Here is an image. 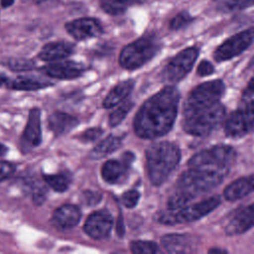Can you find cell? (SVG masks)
I'll list each match as a JSON object with an SVG mask.
<instances>
[{
    "mask_svg": "<svg viewBox=\"0 0 254 254\" xmlns=\"http://www.w3.org/2000/svg\"><path fill=\"white\" fill-rule=\"evenodd\" d=\"M190 21H191V17L189 13L181 12L172 19L170 23V27L173 30H180L186 27L188 24H190Z\"/></svg>",
    "mask_w": 254,
    "mask_h": 254,
    "instance_id": "4dcf8cb0",
    "label": "cell"
},
{
    "mask_svg": "<svg viewBox=\"0 0 254 254\" xmlns=\"http://www.w3.org/2000/svg\"><path fill=\"white\" fill-rule=\"evenodd\" d=\"M225 107L219 102L184 107L183 129L193 136H207L224 120Z\"/></svg>",
    "mask_w": 254,
    "mask_h": 254,
    "instance_id": "7a4b0ae2",
    "label": "cell"
},
{
    "mask_svg": "<svg viewBox=\"0 0 254 254\" xmlns=\"http://www.w3.org/2000/svg\"><path fill=\"white\" fill-rule=\"evenodd\" d=\"M236 158L235 150L227 145H216L194 154L188 162L189 167H203L229 172Z\"/></svg>",
    "mask_w": 254,
    "mask_h": 254,
    "instance_id": "52a82bcc",
    "label": "cell"
},
{
    "mask_svg": "<svg viewBox=\"0 0 254 254\" xmlns=\"http://www.w3.org/2000/svg\"><path fill=\"white\" fill-rule=\"evenodd\" d=\"M164 248L170 253H190L196 250L197 240L190 234H167L161 239Z\"/></svg>",
    "mask_w": 254,
    "mask_h": 254,
    "instance_id": "e0dca14e",
    "label": "cell"
},
{
    "mask_svg": "<svg viewBox=\"0 0 254 254\" xmlns=\"http://www.w3.org/2000/svg\"><path fill=\"white\" fill-rule=\"evenodd\" d=\"M84 71L83 64L73 61L57 62L44 67V72L54 78L72 79L80 76Z\"/></svg>",
    "mask_w": 254,
    "mask_h": 254,
    "instance_id": "2e32d148",
    "label": "cell"
},
{
    "mask_svg": "<svg viewBox=\"0 0 254 254\" xmlns=\"http://www.w3.org/2000/svg\"><path fill=\"white\" fill-rule=\"evenodd\" d=\"M227 173V171L218 169L189 167L178 179L176 190L192 200L197 195L216 188L223 181Z\"/></svg>",
    "mask_w": 254,
    "mask_h": 254,
    "instance_id": "277c9868",
    "label": "cell"
},
{
    "mask_svg": "<svg viewBox=\"0 0 254 254\" xmlns=\"http://www.w3.org/2000/svg\"><path fill=\"white\" fill-rule=\"evenodd\" d=\"M132 158L133 155L131 153H127V158H124V161L122 162L116 160H109L105 162L101 169V176L103 180L109 184L119 182L128 169Z\"/></svg>",
    "mask_w": 254,
    "mask_h": 254,
    "instance_id": "d6986e66",
    "label": "cell"
},
{
    "mask_svg": "<svg viewBox=\"0 0 254 254\" xmlns=\"http://www.w3.org/2000/svg\"><path fill=\"white\" fill-rule=\"evenodd\" d=\"M102 129L100 128H90V129H87L83 134H82V139L84 141H94L96 140L101 134H102Z\"/></svg>",
    "mask_w": 254,
    "mask_h": 254,
    "instance_id": "e575fe53",
    "label": "cell"
},
{
    "mask_svg": "<svg viewBox=\"0 0 254 254\" xmlns=\"http://www.w3.org/2000/svg\"><path fill=\"white\" fill-rule=\"evenodd\" d=\"M80 219V210L72 204H64L54 212L53 222L62 229L74 227Z\"/></svg>",
    "mask_w": 254,
    "mask_h": 254,
    "instance_id": "ffe728a7",
    "label": "cell"
},
{
    "mask_svg": "<svg viewBox=\"0 0 254 254\" xmlns=\"http://www.w3.org/2000/svg\"><path fill=\"white\" fill-rule=\"evenodd\" d=\"M51 81L44 80L35 76H18L15 79L7 82L8 87L16 90H36L51 85Z\"/></svg>",
    "mask_w": 254,
    "mask_h": 254,
    "instance_id": "cb8c5ba5",
    "label": "cell"
},
{
    "mask_svg": "<svg viewBox=\"0 0 254 254\" xmlns=\"http://www.w3.org/2000/svg\"><path fill=\"white\" fill-rule=\"evenodd\" d=\"M221 202L219 195H213L198 202L189 203L178 209H165L160 211L156 219L158 222L166 225H177L182 223L193 222L207 215L214 210Z\"/></svg>",
    "mask_w": 254,
    "mask_h": 254,
    "instance_id": "5b68a950",
    "label": "cell"
},
{
    "mask_svg": "<svg viewBox=\"0 0 254 254\" xmlns=\"http://www.w3.org/2000/svg\"><path fill=\"white\" fill-rule=\"evenodd\" d=\"M208 252L215 254V253H226L227 251L224 250V249H222V248H212V249H209Z\"/></svg>",
    "mask_w": 254,
    "mask_h": 254,
    "instance_id": "f35d334b",
    "label": "cell"
},
{
    "mask_svg": "<svg viewBox=\"0 0 254 254\" xmlns=\"http://www.w3.org/2000/svg\"><path fill=\"white\" fill-rule=\"evenodd\" d=\"M41 141V114L38 108H34L29 113L28 122L21 138V149L23 151H29L39 146Z\"/></svg>",
    "mask_w": 254,
    "mask_h": 254,
    "instance_id": "9a60e30c",
    "label": "cell"
},
{
    "mask_svg": "<svg viewBox=\"0 0 254 254\" xmlns=\"http://www.w3.org/2000/svg\"><path fill=\"white\" fill-rule=\"evenodd\" d=\"M254 131V100H244L225 120L224 132L227 137L239 138Z\"/></svg>",
    "mask_w": 254,
    "mask_h": 254,
    "instance_id": "ba28073f",
    "label": "cell"
},
{
    "mask_svg": "<svg viewBox=\"0 0 254 254\" xmlns=\"http://www.w3.org/2000/svg\"><path fill=\"white\" fill-rule=\"evenodd\" d=\"M254 41V28L243 30L224 41L213 53L216 62H224L243 53Z\"/></svg>",
    "mask_w": 254,
    "mask_h": 254,
    "instance_id": "30bf717a",
    "label": "cell"
},
{
    "mask_svg": "<svg viewBox=\"0 0 254 254\" xmlns=\"http://www.w3.org/2000/svg\"><path fill=\"white\" fill-rule=\"evenodd\" d=\"M139 197H140V193L137 190H130L124 192V194L122 195V202L126 207L132 208L138 203Z\"/></svg>",
    "mask_w": 254,
    "mask_h": 254,
    "instance_id": "1f68e13d",
    "label": "cell"
},
{
    "mask_svg": "<svg viewBox=\"0 0 254 254\" xmlns=\"http://www.w3.org/2000/svg\"><path fill=\"white\" fill-rule=\"evenodd\" d=\"M113 225V218L111 214L105 210H97L92 212L84 223V232L93 239L106 238Z\"/></svg>",
    "mask_w": 254,
    "mask_h": 254,
    "instance_id": "7c38bea8",
    "label": "cell"
},
{
    "mask_svg": "<svg viewBox=\"0 0 254 254\" xmlns=\"http://www.w3.org/2000/svg\"><path fill=\"white\" fill-rule=\"evenodd\" d=\"M77 123L78 121L75 117L64 112H55L48 120L49 128L57 135L69 132L77 125Z\"/></svg>",
    "mask_w": 254,
    "mask_h": 254,
    "instance_id": "7402d4cb",
    "label": "cell"
},
{
    "mask_svg": "<svg viewBox=\"0 0 254 254\" xmlns=\"http://www.w3.org/2000/svg\"><path fill=\"white\" fill-rule=\"evenodd\" d=\"M243 100H253L254 99V77L251 78V80L248 82L247 86L245 87L243 94H242Z\"/></svg>",
    "mask_w": 254,
    "mask_h": 254,
    "instance_id": "8d00e7d4",
    "label": "cell"
},
{
    "mask_svg": "<svg viewBox=\"0 0 254 254\" xmlns=\"http://www.w3.org/2000/svg\"><path fill=\"white\" fill-rule=\"evenodd\" d=\"M137 1L138 0H100V6L107 14L119 15L124 13Z\"/></svg>",
    "mask_w": 254,
    "mask_h": 254,
    "instance_id": "484cf974",
    "label": "cell"
},
{
    "mask_svg": "<svg viewBox=\"0 0 254 254\" xmlns=\"http://www.w3.org/2000/svg\"><path fill=\"white\" fill-rule=\"evenodd\" d=\"M134 87V81L131 79L122 81L115 85L107 94L103 101V106L105 108H111L120 102L124 101L126 97L130 94Z\"/></svg>",
    "mask_w": 254,
    "mask_h": 254,
    "instance_id": "603a6c76",
    "label": "cell"
},
{
    "mask_svg": "<svg viewBox=\"0 0 254 254\" xmlns=\"http://www.w3.org/2000/svg\"><path fill=\"white\" fill-rule=\"evenodd\" d=\"M15 171V166L9 162L0 161V182L9 178Z\"/></svg>",
    "mask_w": 254,
    "mask_h": 254,
    "instance_id": "d6a6232c",
    "label": "cell"
},
{
    "mask_svg": "<svg viewBox=\"0 0 254 254\" xmlns=\"http://www.w3.org/2000/svg\"><path fill=\"white\" fill-rule=\"evenodd\" d=\"M224 83L220 79L203 82L190 92L185 105L193 106L218 102L224 93Z\"/></svg>",
    "mask_w": 254,
    "mask_h": 254,
    "instance_id": "8fae6325",
    "label": "cell"
},
{
    "mask_svg": "<svg viewBox=\"0 0 254 254\" xmlns=\"http://www.w3.org/2000/svg\"><path fill=\"white\" fill-rule=\"evenodd\" d=\"M249 67H250L251 69H254V57L251 59V61H250V63H249Z\"/></svg>",
    "mask_w": 254,
    "mask_h": 254,
    "instance_id": "7bdbcfd3",
    "label": "cell"
},
{
    "mask_svg": "<svg viewBox=\"0 0 254 254\" xmlns=\"http://www.w3.org/2000/svg\"><path fill=\"white\" fill-rule=\"evenodd\" d=\"M214 71V66L207 61H201L197 66V74L200 76L210 75Z\"/></svg>",
    "mask_w": 254,
    "mask_h": 254,
    "instance_id": "836d02e7",
    "label": "cell"
},
{
    "mask_svg": "<svg viewBox=\"0 0 254 254\" xmlns=\"http://www.w3.org/2000/svg\"><path fill=\"white\" fill-rule=\"evenodd\" d=\"M44 180L56 191H64L70 183V178L67 174L59 173L54 175H45Z\"/></svg>",
    "mask_w": 254,
    "mask_h": 254,
    "instance_id": "4316f807",
    "label": "cell"
},
{
    "mask_svg": "<svg viewBox=\"0 0 254 254\" xmlns=\"http://www.w3.org/2000/svg\"><path fill=\"white\" fill-rule=\"evenodd\" d=\"M198 50L190 47L176 55L164 67L162 72L163 80L168 83H176L183 79L191 69L196 61Z\"/></svg>",
    "mask_w": 254,
    "mask_h": 254,
    "instance_id": "9c48e42d",
    "label": "cell"
},
{
    "mask_svg": "<svg viewBox=\"0 0 254 254\" xmlns=\"http://www.w3.org/2000/svg\"><path fill=\"white\" fill-rule=\"evenodd\" d=\"M181 159L180 148L172 142L152 144L146 150L149 179L154 186L162 185L175 171Z\"/></svg>",
    "mask_w": 254,
    "mask_h": 254,
    "instance_id": "3957f363",
    "label": "cell"
},
{
    "mask_svg": "<svg viewBox=\"0 0 254 254\" xmlns=\"http://www.w3.org/2000/svg\"><path fill=\"white\" fill-rule=\"evenodd\" d=\"M5 82H7V77L3 73H0V86Z\"/></svg>",
    "mask_w": 254,
    "mask_h": 254,
    "instance_id": "60d3db41",
    "label": "cell"
},
{
    "mask_svg": "<svg viewBox=\"0 0 254 254\" xmlns=\"http://www.w3.org/2000/svg\"><path fill=\"white\" fill-rule=\"evenodd\" d=\"M130 248L134 254H154L161 252L159 246L152 241H133Z\"/></svg>",
    "mask_w": 254,
    "mask_h": 254,
    "instance_id": "f1b7e54d",
    "label": "cell"
},
{
    "mask_svg": "<svg viewBox=\"0 0 254 254\" xmlns=\"http://www.w3.org/2000/svg\"><path fill=\"white\" fill-rule=\"evenodd\" d=\"M254 226V202L237 210L224 227L227 235L241 234Z\"/></svg>",
    "mask_w": 254,
    "mask_h": 254,
    "instance_id": "5bb4252c",
    "label": "cell"
},
{
    "mask_svg": "<svg viewBox=\"0 0 254 254\" xmlns=\"http://www.w3.org/2000/svg\"><path fill=\"white\" fill-rule=\"evenodd\" d=\"M34 66L33 63L30 61H24V60H17L12 61L10 63V67L13 69H30Z\"/></svg>",
    "mask_w": 254,
    "mask_h": 254,
    "instance_id": "d590c367",
    "label": "cell"
},
{
    "mask_svg": "<svg viewBox=\"0 0 254 254\" xmlns=\"http://www.w3.org/2000/svg\"><path fill=\"white\" fill-rule=\"evenodd\" d=\"M34 202L37 203V204H41L45 201L46 199V190L45 189H42V190H38L35 191L34 193Z\"/></svg>",
    "mask_w": 254,
    "mask_h": 254,
    "instance_id": "74e56055",
    "label": "cell"
},
{
    "mask_svg": "<svg viewBox=\"0 0 254 254\" xmlns=\"http://www.w3.org/2000/svg\"><path fill=\"white\" fill-rule=\"evenodd\" d=\"M133 107V102L130 100H124L109 116V124L114 127L120 124L126 117L130 109Z\"/></svg>",
    "mask_w": 254,
    "mask_h": 254,
    "instance_id": "83f0119b",
    "label": "cell"
},
{
    "mask_svg": "<svg viewBox=\"0 0 254 254\" xmlns=\"http://www.w3.org/2000/svg\"><path fill=\"white\" fill-rule=\"evenodd\" d=\"M254 5V0H222L221 9L226 12H234L246 9Z\"/></svg>",
    "mask_w": 254,
    "mask_h": 254,
    "instance_id": "f546056e",
    "label": "cell"
},
{
    "mask_svg": "<svg viewBox=\"0 0 254 254\" xmlns=\"http://www.w3.org/2000/svg\"><path fill=\"white\" fill-rule=\"evenodd\" d=\"M14 2V0H1V4L3 7H9L10 5H12Z\"/></svg>",
    "mask_w": 254,
    "mask_h": 254,
    "instance_id": "ab89813d",
    "label": "cell"
},
{
    "mask_svg": "<svg viewBox=\"0 0 254 254\" xmlns=\"http://www.w3.org/2000/svg\"><path fill=\"white\" fill-rule=\"evenodd\" d=\"M160 44L155 36H144L123 48L119 56L120 65L135 69L149 62L159 51Z\"/></svg>",
    "mask_w": 254,
    "mask_h": 254,
    "instance_id": "8992f818",
    "label": "cell"
},
{
    "mask_svg": "<svg viewBox=\"0 0 254 254\" xmlns=\"http://www.w3.org/2000/svg\"><path fill=\"white\" fill-rule=\"evenodd\" d=\"M122 142L121 138L115 135H110L104 140H102L99 144H97L91 151L90 157L94 160L106 157L107 155L113 153L115 150L120 148Z\"/></svg>",
    "mask_w": 254,
    "mask_h": 254,
    "instance_id": "d4e9b609",
    "label": "cell"
},
{
    "mask_svg": "<svg viewBox=\"0 0 254 254\" xmlns=\"http://www.w3.org/2000/svg\"><path fill=\"white\" fill-rule=\"evenodd\" d=\"M73 52V46L65 42H54L45 45L39 53V58L46 62L63 60Z\"/></svg>",
    "mask_w": 254,
    "mask_h": 254,
    "instance_id": "44dd1931",
    "label": "cell"
},
{
    "mask_svg": "<svg viewBox=\"0 0 254 254\" xmlns=\"http://www.w3.org/2000/svg\"><path fill=\"white\" fill-rule=\"evenodd\" d=\"M6 151H7V148L4 145L0 144V156H3L6 153Z\"/></svg>",
    "mask_w": 254,
    "mask_h": 254,
    "instance_id": "b9f144b4",
    "label": "cell"
},
{
    "mask_svg": "<svg viewBox=\"0 0 254 254\" xmlns=\"http://www.w3.org/2000/svg\"><path fill=\"white\" fill-rule=\"evenodd\" d=\"M180 93L174 86H166L139 109L134 119V130L143 139H155L168 133L176 120Z\"/></svg>",
    "mask_w": 254,
    "mask_h": 254,
    "instance_id": "6da1fadb",
    "label": "cell"
},
{
    "mask_svg": "<svg viewBox=\"0 0 254 254\" xmlns=\"http://www.w3.org/2000/svg\"><path fill=\"white\" fill-rule=\"evenodd\" d=\"M254 191V174L239 178L229 184L223 191L224 198L230 201L241 199Z\"/></svg>",
    "mask_w": 254,
    "mask_h": 254,
    "instance_id": "ac0fdd59",
    "label": "cell"
},
{
    "mask_svg": "<svg viewBox=\"0 0 254 254\" xmlns=\"http://www.w3.org/2000/svg\"><path fill=\"white\" fill-rule=\"evenodd\" d=\"M67 33L75 40L82 41L99 36L102 33L100 23L93 18H79L65 25Z\"/></svg>",
    "mask_w": 254,
    "mask_h": 254,
    "instance_id": "4fadbf2b",
    "label": "cell"
}]
</instances>
